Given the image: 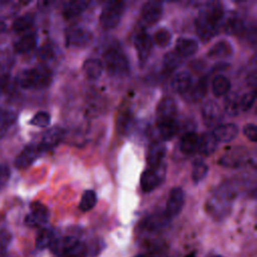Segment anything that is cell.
<instances>
[{
	"instance_id": "46",
	"label": "cell",
	"mask_w": 257,
	"mask_h": 257,
	"mask_svg": "<svg viewBox=\"0 0 257 257\" xmlns=\"http://www.w3.org/2000/svg\"><path fill=\"white\" fill-rule=\"evenodd\" d=\"M10 177V169L7 165H0V189L7 183Z\"/></svg>"
},
{
	"instance_id": "32",
	"label": "cell",
	"mask_w": 257,
	"mask_h": 257,
	"mask_svg": "<svg viewBox=\"0 0 257 257\" xmlns=\"http://www.w3.org/2000/svg\"><path fill=\"white\" fill-rule=\"evenodd\" d=\"M169 219L170 218L166 215L165 212L162 214H153L149 216L146 220H144V227L148 230L154 231L165 226Z\"/></svg>"
},
{
	"instance_id": "6",
	"label": "cell",
	"mask_w": 257,
	"mask_h": 257,
	"mask_svg": "<svg viewBox=\"0 0 257 257\" xmlns=\"http://www.w3.org/2000/svg\"><path fill=\"white\" fill-rule=\"evenodd\" d=\"M49 218V211L45 205L40 202H33L30 205V213L24 219L25 225L32 228L43 226Z\"/></svg>"
},
{
	"instance_id": "34",
	"label": "cell",
	"mask_w": 257,
	"mask_h": 257,
	"mask_svg": "<svg viewBox=\"0 0 257 257\" xmlns=\"http://www.w3.org/2000/svg\"><path fill=\"white\" fill-rule=\"evenodd\" d=\"M182 60H183V57L180 54H178L175 50L169 51L164 56V60H163L164 68L167 71L171 72L181 65Z\"/></svg>"
},
{
	"instance_id": "23",
	"label": "cell",
	"mask_w": 257,
	"mask_h": 257,
	"mask_svg": "<svg viewBox=\"0 0 257 257\" xmlns=\"http://www.w3.org/2000/svg\"><path fill=\"white\" fill-rule=\"evenodd\" d=\"M199 139L200 137L194 133V132H188L186 133L180 143V149L181 152L187 155L193 154L198 150L199 147Z\"/></svg>"
},
{
	"instance_id": "26",
	"label": "cell",
	"mask_w": 257,
	"mask_h": 257,
	"mask_svg": "<svg viewBox=\"0 0 257 257\" xmlns=\"http://www.w3.org/2000/svg\"><path fill=\"white\" fill-rule=\"evenodd\" d=\"M89 5L88 1H82V0H77V1H70L65 4L63 8V16L66 19H70L72 17L77 16L81 12H83L87 6Z\"/></svg>"
},
{
	"instance_id": "49",
	"label": "cell",
	"mask_w": 257,
	"mask_h": 257,
	"mask_svg": "<svg viewBox=\"0 0 257 257\" xmlns=\"http://www.w3.org/2000/svg\"><path fill=\"white\" fill-rule=\"evenodd\" d=\"M186 257H196V254H195V252H192V253L188 254Z\"/></svg>"
},
{
	"instance_id": "44",
	"label": "cell",
	"mask_w": 257,
	"mask_h": 257,
	"mask_svg": "<svg viewBox=\"0 0 257 257\" xmlns=\"http://www.w3.org/2000/svg\"><path fill=\"white\" fill-rule=\"evenodd\" d=\"M244 136L251 142L257 141V126L254 123H247L243 126Z\"/></svg>"
},
{
	"instance_id": "27",
	"label": "cell",
	"mask_w": 257,
	"mask_h": 257,
	"mask_svg": "<svg viewBox=\"0 0 257 257\" xmlns=\"http://www.w3.org/2000/svg\"><path fill=\"white\" fill-rule=\"evenodd\" d=\"M83 70L87 77L91 79H96L102 73L103 64L99 59L89 58L83 63Z\"/></svg>"
},
{
	"instance_id": "5",
	"label": "cell",
	"mask_w": 257,
	"mask_h": 257,
	"mask_svg": "<svg viewBox=\"0 0 257 257\" xmlns=\"http://www.w3.org/2000/svg\"><path fill=\"white\" fill-rule=\"evenodd\" d=\"M124 10V3L120 1L107 2L102 8L100 14V24L105 29H111L115 27L122 16Z\"/></svg>"
},
{
	"instance_id": "36",
	"label": "cell",
	"mask_w": 257,
	"mask_h": 257,
	"mask_svg": "<svg viewBox=\"0 0 257 257\" xmlns=\"http://www.w3.org/2000/svg\"><path fill=\"white\" fill-rule=\"evenodd\" d=\"M16 119V114L11 111H0V139L3 138L11 124L14 123Z\"/></svg>"
},
{
	"instance_id": "19",
	"label": "cell",
	"mask_w": 257,
	"mask_h": 257,
	"mask_svg": "<svg viewBox=\"0 0 257 257\" xmlns=\"http://www.w3.org/2000/svg\"><path fill=\"white\" fill-rule=\"evenodd\" d=\"M157 125H158V131H159L160 136L165 141L173 139L179 131V124L174 117L173 118H159Z\"/></svg>"
},
{
	"instance_id": "15",
	"label": "cell",
	"mask_w": 257,
	"mask_h": 257,
	"mask_svg": "<svg viewBox=\"0 0 257 257\" xmlns=\"http://www.w3.org/2000/svg\"><path fill=\"white\" fill-rule=\"evenodd\" d=\"M135 46L138 52L139 59L142 62H145L153 48V38L146 32H141L137 35L135 39Z\"/></svg>"
},
{
	"instance_id": "48",
	"label": "cell",
	"mask_w": 257,
	"mask_h": 257,
	"mask_svg": "<svg viewBox=\"0 0 257 257\" xmlns=\"http://www.w3.org/2000/svg\"><path fill=\"white\" fill-rule=\"evenodd\" d=\"M5 29H6V23L2 19H0V33H2Z\"/></svg>"
},
{
	"instance_id": "13",
	"label": "cell",
	"mask_w": 257,
	"mask_h": 257,
	"mask_svg": "<svg viewBox=\"0 0 257 257\" xmlns=\"http://www.w3.org/2000/svg\"><path fill=\"white\" fill-rule=\"evenodd\" d=\"M160 167L155 169L150 168L143 172L141 176V188L145 193L152 192L162 182L164 174H161Z\"/></svg>"
},
{
	"instance_id": "31",
	"label": "cell",
	"mask_w": 257,
	"mask_h": 257,
	"mask_svg": "<svg viewBox=\"0 0 257 257\" xmlns=\"http://www.w3.org/2000/svg\"><path fill=\"white\" fill-rule=\"evenodd\" d=\"M54 232L50 228H41L36 236L35 239V245L37 249H45L47 247H50L52 242L54 241Z\"/></svg>"
},
{
	"instance_id": "33",
	"label": "cell",
	"mask_w": 257,
	"mask_h": 257,
	"mask_svg": "<svg viewBox=\"0 0 257 257\" xmlns=\"http://www.w3.org/2000/svg\"><path fill=\"white\" fill-rule=\"evenodd\" d=\"M33 23H34V16L31 13H26L14 20L12 28L17 33L24 32L29 28H31Z\"/></svg>"
},
{
	"instance_id": "3",
	"label": "cell",
	"mask_w": 257,
	"mask_h": 257,
	"mask_svg": "<svg viewBox=\"0 0 257 257\" xmlns=\"http://www.w3.org/2000/svg\"><path fill=\"white\" fill-rule=\"evenodd\" d=\"M17 80L19 85L26 89L44 88L51 82V72L44 66L29 68L23 70Z\"/></svg>"
},
{
	"instance_id": "20",
	"label": "cell",
	"mask_w": 257,
	"mask_h": 257,
	"mask_svg": "<svg viewBox=\"0 0 257 257\" xmlns=\"http://www.w3.org/2000/svg\"><path fill=\"white\" fill-rule=\"evenodd\" d=\"M193 80L192 76L187 71L178 72L172 79L171 85L174 91L179 93H186L191 89Z\"/></svg>"
},
{
	"instance_id": "42",
	"label": "cell",
	"mask_w": 257,
	"mask_h": 257,
	"mask_svg": "<svg viewBox=\"0 0 257 257\" xmlns=\"http://www.w3.org/2000/svg\"><path fill=\"white\" fill-rule=\"evenodd\" d=\"M255 99H256V91L255 90H251V91L243 94V96L239 99L240 110H243V111L249 110L252 107Z\"/></svg>"
},
{
	"instance_id": "9",
	"label": "cell",
	"mask_w": 257,
	"mask_h": 257,
	"mask_svg": "<svg viewBox=\"0 0 257 257\" xmlns=\"http://www.w3.org/2000/svg\"><path fill=\"white\" fill-rule=\"evenodd\" d=\"M232 200L231 193L222 192L218 193L208 202V212L214 216L224 217L226 210L230 209V203Z\"/></svg>"
},
{
	"instance_id": "18",
	"label": "cell",
	"mask_w": 257,
	"mask_h": 257,
	"mask_svg": "<svg viewBox=\"0 0 257 257\" xmlns=\"http://www.w3.org/2000/svg\"><path fill=\"white\" fill-rule=\"evenodd\" d=\"M63 131L59 127H52L47 130L41 139L39 147L43 152L56 147L63 138Z\"/></svg>"
},
{
	"instance_id": "24",
	"label": "cell",
	"mask_w": 257,
	"mask_h": 257,
	"mask_svg": "<svg viewBox=\"0 0 257 257\" xmlns=\"http://www.w3.org/2000/svg\"><path fill=\"white\" fill-rule=\"evenodd\" d=\"M233 52V47L230 42L221 40L215 43L208 51V56L211 58H225L229 57Z\"/></svg>"
},
{
	"instance_id": "38",
	"label": "cell",
	"mask_w": 257,
	"mask_h": 257,
	"mask_svg": "<svg viewBox=\"0 0 257 257\" xmlns=\"http://www.w3.org/2000/svg\"><path fill=\"white\" fill-rule=\"evenodd\" d=\"M208 173L207 165L202 161H196L193 165V172H192V179L194 182L198 183L204 179V177Z\"/></svg>"
},
{
	"instance_id": "22",
	"label": "cell",
	"mask_w": 257,
	"mask_h": 257,
	"mask_svg": "<svg viewBox=\"0 0 257 257\" xmlns=\"http://www.w3.org/2000/svg\"><path fill=\"white\" fill-rule=\"evenodd\" d=\"M175 51L182 57L193 55L198 49V42L192 38L181 37L177 40L175 45Z\"/></svg>"
},
{
	"instance_id": "37",
	"label": "cell",
	"mask_w": 257,
	"mask_h": 257,
	"mask_svg": "<svg viewBox=\"0 0 257 257\" xmlns=\"http://www.w3.org/2000/svg\"><path fill=\"white\" fill-rule=\"evenodd\" d=\"M172 38L171 32L166 28H160L156 31L153 41L160 47H166Z\"/></svg>"
},
{
	"instance_id": "39",
	"label": "cell",
	"mask_w": 257,
	"mask_h": 257,
	"mask_svg": "<svg viewBox=\"0 0 257 257\" xmlns=\"http://www.w3.org/2000/svg\"><path fill=\"white\" fill-rule=\"evenodd\" d=\"M29 123L39 127H46L50 123V114L46 111H38L30 119Z\"/></svg>"
},
{
	"instance_id": "2",
	"label": "cell",
	"mask_w": 257,
	"mask_h": 257,
	"mask_svg": "<svg viewBox=\"0 0 257 257\" xmlns=\"http://www.w3.org/2000/svg\"><path fill=\"white\" fill-rule=\"evenodd\" d=\"M50 248L58 257H86L88 254L87 246L72 236L54 239Z\"/></svg>"
},
{
	"instance_id": "16",
	"label": "cell",
	"mask_w": 257,
	"mask_h": 257,
	"mask_svg": "<svg viewBox=\"0 0 257 257\" xmlns=\"http://www.w3.org/2000/svg\"><path fill=\"white\" fill-rule=\"evenodd\" d=\"M239 133V128L235 123H222L215 126L212 134L217 142L228 143L234 140Z\"/></svg>"
},
{
	"instance_id": "7",
	"label": "cell",
	"mask_w": 257,
	"mask_h": 257,
	"mask_svg": "<svg viewBox=\"0 0 257 257\" xmlns=\"http://www.w3.org/2000/svg\"><path fill=\"white\" fill-rule=\"evenodd\" d=\"M249 158V152L243 147H236L227 152L219 161L224 167L237 168L242 166Z\"/></svg>"
},
{
	"instance_id": "45",
	"label": "cell",
	"mask_w": 257,
	"mask_h": 257,
	"mask_svg": "<svg viewBox=\"0 0 257 257\" xmlns=\"http://www.w3.org/2000/svg\"><path fill=\"white\" fill-rule=\"evenodd\" d=\"M52 56H53L52 46L48 43L42 45L41 48L39 49V57L43 60H47V59H50Z\"/></svg>"
},
{
	"instance_id": "35",
	"label": "cell",
	"mask_w": 257,
	"mask_h": 257,
	"mask_svg": "<svg viewBox=\"0 0 257 257\" xmlns=\"http://www.w3.org/2000/svg\"><path fill=\"white\" fill-rule=\"evenodd\" d=\"M96 200H97V198H96V194L94 193V191L86 190L81 196L78 208L82 212H87L95 206Z\"/></svg>"
},
{
	"instance_id": "14",
	"label": "cell",
	"mask_w": 257,
	"mask_h": 257,
	"mask_svg": "<svg viewBox=\"0 0 257 257\" xmlns=\"http://www.w3.org/2000/svg\"><path fill=\"white\" fill-rule=\"evenodd\" d=\"M163 13L162 3L159 1H148L142 8V19L147 24H155L160 20Z\"/></svg>"
},
{
	"instance_id": "30",
	"label": "cell",
	"mask_w": 257,
	"mask_h": 257,
	"mask_svg": "<svg viewBox=\"0 0 257 257\" xmlns=\"http://www.w3.org/2000/svg\"><path fill=\"white\" fill-rule=\"evenodd\" d=\"M231 88L230 80L225 75H217L212 81V90L215 96L226 95Z\"/></svg>"
},
{
	"instance_id": "21",
	"label": "cell",
	"mask_w": 257,
	"mask_h": 257,
	"mask_svg": "<svg viewBox=\"0 0 257 257\" xmlns=\"http://www.w3.org/2000/svg\"><path fill=\"white\" fill-rule=\"evenodd\" d=\"M176 111L177 104L175 99L171 96L163 97L157 106V114L159 118H173Z\"/></svg>"
},
{
	"instance_id": "28",
	"label": "cell",
	"mask_w": 257,
	"mask_h": 257,
	"mask_svg": "<svg viewBox=\"0 0 257 257\" xmlns=\"http://www.w3.org/2000/svg\"><path fill=\"white\" fill-rule=\"evenodd\" d=\"M221 26H223V29L228 34H237L243 31L244 29V22L242 19H240L236 15H231L227 19L222 20Z\"/></svg>"
},
{
	"instance_id": "8",
	"label": "cell",
	"mask_w": 257,
	"mask_h": 257,
	"mask_svg": "<svg viewBox=\"0 0 257 257\" xmlns=\"http://www.w3.org/2000/svg\"><path fill=\"white\" fill-rule=\"evenodd\" d=\"M223 115L222 108L214 100H208L202 106V117L207 126H217Z\"/></svg>"
},
{
	"instance_id": "41",
	"label": "cell",
	"mask_w": 257,
	"mask_h": 257,
	"mask_svg": "<svg viewBox=\"0 0 257 257\" xmlns=\"http://www.w3.org/2000/svg\"><path fill=\"white\" fill-rule=\"evenodd\" d=\"M11 240H12V235L8 230L3 229L0 231V257L7 256V250Z\"/></svg>"
},
{
	"instance_id": "52",
	"label": "cell",
	"mask_w": 257,
	"mask_h": 257,
	"mask_svg": "<svg viewBox=\"0 0 257 257\" xmlns=\"http://www.w3.org/2000/svg\"><path fill=\"white\" fill-rule=\"evenodd\" d=\"M1 88H2V87H1V85H0V92H1Z\"/></svg>"
},
{
	"instance_id": "43",
	"label": "cell",
	"mask_w": 257,
	"mask_h": 257,
	"mask_svg": "<svg viewBox=\"0 0 257 257\" xmlns=\"http://www.w3.org/2000/svg\"><path fill=\"white\" fill-rule=\"evenodd\" d=\"M206 91H207V80H206V78H202L194 86V88L191 91V94L193 95L192 97L195 100H197V99L202 98L205 95Z\"/></svg>"
},
{
	"instance_id": "25",
	"label": "cell",
	"mask_w": 257,
	"mask_h": 257,
	"mask_svg": "<svg viewBox=\"0 0 257 257\" xmlns=\"http://www.w3.org/2000/svg\"><path fill=\"white\" fill-rule=\"evenodd\" d=\"M218 142L212 133H206L199 139L198 150L205 156H209L217 149Z\"/></svg>"
},
{
	"instance_id": "29",
	"label": "cell",
	"mask_w": 257,
	"mask_h": 257,
	"mask_svg": "<svg viewBox=\"0 0 257 257\" xmlns=\"http://www.w3.org/2000/svg\"><path fill=\"white\" fill-rule=\"evenodd\" d=\"M35 45L36 35L34 33H26L15 42L14 48L18 53H25L32 50Z\"/></svg>"
},
{
	"instance_id": "11",
	"label": "cell",
	"mask_w": 257,
	"mask_h": 257,
	"mask_svg": "<svg viewBox=\"0 0 257 257\" xmlns=\"http://www.w3.org/2000/svg\"><path fill=\"white\" fill-rule=\"evenodd\" d=\"M185 203V194L181 188H173L169 194L166 205V215L169 218L176 217L182 211Z\"/></svg>"
},
{
	"instance_id": "50",
	"label": "cell",
	"mask_w": 257,
	"mask_h": 257,
	"mask_svg": "<svg viewBox=\"0 0 257 257\" xmlns=\"http://www.w3.org/2000/svg\"><path fill=\"white\" fill-rule=\"evenodd\" d=\"M135 257H147L145 254H140V255H137V256H135Z\"/></svg>"
},
{
	"instance_id": "51",
	"label": "cell",
	"mask_w": 257,
	"mask_h": 257,
	"mask_svg": "<svg viewBox=\"0 0 257 257\" xmlns=\"http://www.w3.org/2000/svg\"><path fill=\"white\" fill-rule=\"evenodd\" d=\"M213 257H223V256H221V255H216V256H213Z\"/></svg>"
},
{
	"instance_id": "1",
	"label": "cell",
	"mask_w": 257,
	"mask_h": 257,
	"mask_svg": "<svg viewBox=\"0 0 257 257\" xmlns=\"http://www.w3.org/2000/svg\"><path fill=\"white\" fill-rule=\"evenodd\" d=\"M224 17L223 7L218 2L208 3L196 18V30L201 39L204 41L212 38L221 26Z\"/></svg>"
},
{
	"instance_id": "40",
	"label": "cell",
	"mask_w": 257,
	"mask_h": 257,
	"mask_svg": "<svg viewBox=\"0 0 257 257\" xmlns=\"http://www.w3.org/2000/svg\"><path fill=\"white\" fill-rule=\"evenodd\" d=\"M225 110L229 115H236L240 111L239 99L235 94H231L226 98Z\"/></svg>"
},
{
	"instance_id": "17",
	"label": "cell",
	"mask_w": 257,
	"mask_h": 257,
	"mask_svg": "<svg viewBox=\"0 0 257 257\" xmlns=\"http://www.w3.org/2000/svg\"><path fill=\"white\" fill-rule=\"evenodd\" d=\"M166 152L167 148L161 142H155L151 145L147 156V161L151 169L158 168L162 165V162L166 156Z\"/></svg>"
},
{
	"instance_id": "12",
	"label": "cell",
	"mask_w": 257,
	"mask_h": 257,
	"mask_svg": "<svg viewBox=\"0 0 257 257\" xmlns=\"http://www.w3.org/2000/svg\"><path fill=\"white\" fill-rule=\"evenodd\" d=\"M41 153H43V151L41 150L39 145H27L16 157L15 167L17 169H26L36 161Z\"/></svg>"
},
{
	"instance_id": "47",
	"label": "cell",
	"mask_w": 257,
	"mask_h": 257,
	"mask_svg": "<svg viewBox=\"0 0 257 257\" xmlns=\"http://www.w3.org/2000/svg\"><path fill=\"white\" fill-rule=\"evenodd\" d=\"M256 80H257L256 72H255V71H252L251 73H249V75H248V84L251 85L252 87H255V85H256Z\"/></svg>"
},
{
	"instance_id": "4",
	"label": "cell",
	"mask_w": 257,
	"mask_h": 257,
	"mask_svg": "<svg viewBox=\"0 0 257 257\" xmlns=\"http://www.w3.org/2000/svg\"><path fill=\"white\" fill-rule=\"evenodd\" d=\"M104 64L109 74L113 76H124L130 71L126 56L115 47H110L103 53Z\"/></svg>"
},
{
	"instance_id": "10",
	"label": "cell",
	"mask_w": 257,
	"mask_h": 257,
	"mask_svg": "<svg viewBox=\"0 0 257 257\" xmlns=\"http://www.w3.org/2000/svg\"><path fill=\"white\" fill-rule=\"evenodd\" d=\"M65 38H66V42L68 45L76 46V47H83L90 42L92 35H91L90 31H88L82 27L71 26L66 30Z\"/></svg>"
}]
</instances>
